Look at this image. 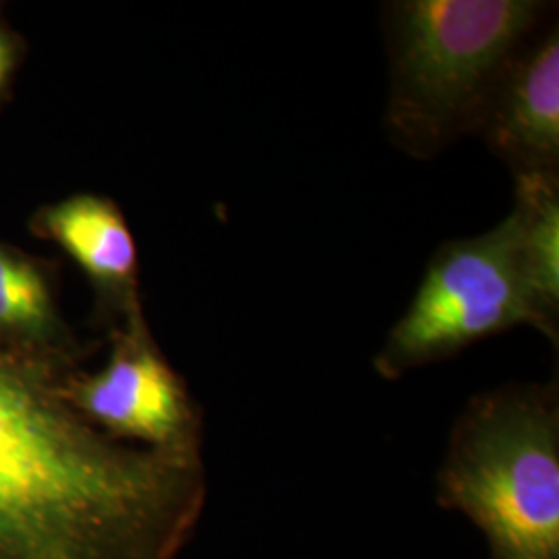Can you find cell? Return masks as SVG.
Segmentation results:
<instances>
[{"instance_id": "cell-4", "label": "cell", "mask_w": 559, "mask_h": 559, "mask_svg": "<svg viewBox=\"0 0 559 559\" xmlns=\"http://www.w3.org/2000/svg\"><path fill=\"white\" fill-rule=\"evenodd\" d=\"M520 325L558 346L559 332L543 320L524 278L516 224L508 214L479 237L441 245L373 367L383 380H400Z\"/></svg>"}, {"instance_id": "cell-5", "label": "cell", "mask_w": 559, "mask_h": 559, "mask_svg": "<svg viewBox=\"0 0 559 559\" xmlns=\"http://www.w3.org/2000/svg\"><path fill=\"white\" fill-rule=\"evenodd\" d=\"M122 332L96 373H69L60 394L112 440L179 459H201L200 406L140 321Z\"/></svg>"}, {"instance_id": "cell-6", "label": "cell", "mask_w": 559, "mask_h": 559, "mask_svg": "<svg viewBox=\"0 0 559 559\" xmlns=\"http://www.w3.org/2000/svg\"><path fill=\"white\" fill-rule=\"evenodd\" d=\"M475 135L514 179L559 177L558 23H545L503 69Z\"/></svg>"}, {"instance_id": "cell-9", "label": "cell", "mask_w": 559, "mask_h": 559, "mask_svg": "<svg viewBox=\"0 0 559 559\" xmlns=\"http://www.w3.org/2000/svg\"><path fill=\"white\" fill-rule=\"evenodd\" d=\"M52 302L40 274L0 249V330L21 338H46Z\"/></svg>"}, {"instance_id": "cell-8", "label": "cell", "mask_w": 559, "mask_h": 559, "mask_svg": "<svg viewBox=\"0 0 559 559\" xmlns=\"http://www.w3.org/2000/svg\"><path fill=\"white\" fill-rule=\"evenodd\" d=\"M520 263L543 320L559 332V177L514 179Z\"/></svg>"}, {"instance_id": "cell-3", "label": "cell", "mask_w": 559, "mask_h": 559, "mask_svg": "<svg viewBox=\"0 0 559 559\" xmlns=\"http://www.w3.org/2000/svg\"><path fill=\"white\" fill-rule=\"evenodd\" d=\"M436 501L471 520L491 559H559V388L480 392L452 427Z\"/></svg>"}, {"instance_id": "cell-1", "label": "cell", "mask_w": 559, "mask_h": 559, "mask_svg": "<svg viewBox=\"0 0 559 559\" xmlns=\"http://www.w3.org/2000/svg\"><path fill=\"white\" fill-rule=\"evenodd\" d=\"M71 371L0 346V559H177L200 524L203 459L104 436L60 394Z\"/></svg>"}, {"instance_id": "cell-10", "label": "cell", "mask_w": 559, "mask_h": 559, "mask_svg": "<svg viewBox=\"0 0 559 559\" xmlns=\"http://www.w3.org/2000/svg\"><path fill=\"white\" fill-rule=\"evenodd\" d=\"M11 67H13V48L9 40L0 34V87L4 85V81L11 73Z\"/></svg>"}, {"instance_id": "cell-2", "label": "cell", "mask_w": 559, "mask_h": 559, "mask_svg": "<svg viewBox=\"0 0 559 559\" xmlns=\"http://www.w3.org/2000/svg\"><path fill=\"white\" fill-rule=\"evenodd\" d=\"M549 13L551 4L539 0L390 2V141L415 160H431L475 135L503 69Z\"/></svg>"}, {"instance_id": "cell-7", "label": "cell", "mask_w": 559, "mask_h": 559, "mask_svg": "<svg viewBox=\"0 0 559 559\" xmlns=\"http://www.w3.org/2000/svg\"><path fill=\"white\" fill-rule=\"evenodd\" d=\"M46 228L81 267L112 295L127 297L138 274V247L112 201L78 195L48 210Z\"/></svg>"}]
</instances>
